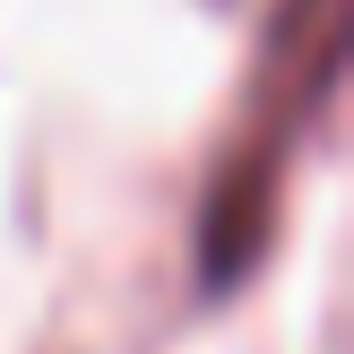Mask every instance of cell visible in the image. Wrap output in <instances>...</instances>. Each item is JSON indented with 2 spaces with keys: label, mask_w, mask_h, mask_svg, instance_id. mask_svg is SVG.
Wrapping results in <instances>:
<instances>
[{
  "label": "cell",
  "mask_w": 354,
  "mask_h": 354,
  "mask_svg": "<svg viewBox=\"0 0 354 354\" xmlns=\"http://www.w3.org/2000/svg\"><path fill=\"white\" fill-rule=\"evenodd\" d=\"M337 44H346V0H277L268 17V52H259V86H251V138L216 165L199 207V286H234L268 242V199H277V165H286L294 130L328 104L337 86Z\"/></svg>",
  "instance_id": "obj_1"
}]
</instances>
